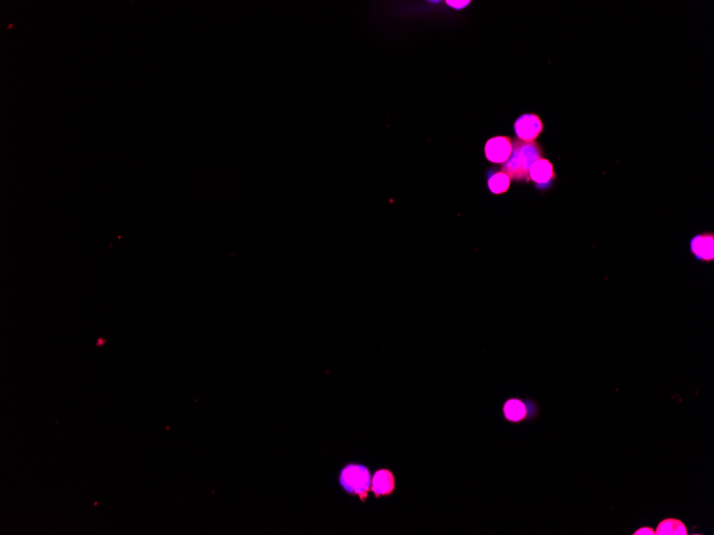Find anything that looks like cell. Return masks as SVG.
<instances>
[{
	"label": "cell",
	"instance_id": "obj_4",
	"mask_svg": "<svg viewBox=\"0 0 714 535\" xmlns=\"http://www.w3.org/2000/svg\"><path fill=\"white\" fill-rule=\"evenodd\" d=\"M397 489V478L391 469L379 468L372 473L370 492L375 499L391 497Z\"/></svg>",
	"mask_w": 714,
	"mask_h": 535
},
{
	"label": "cell",
	"instance_id": "obj_1",
	"mask_svg": "<svg viewBox=\"0 0 714 535\" xmlns=\"http://www.w3.org/2000/svg\"><path fill=\"white\" fill-rule=\"evenodd\" d=\"M544 151L538 142H522L520 139H512V153L501 171L509 177L511 181L528 180V170L534 161L542 158Z\"/></svg>",
	"mask_w": 714,
	"mask_h": 535
},
{
	"label": "cell",
	"instance_id": "obj_8",
	"mask_svg": "<svg viewBox=\"0 0 714 535\" xmlns=\"http://www.w3.org/2000/svg\"><path fill=\"white\" fill-rule=\"evenodd\" d=\"M554 165L548 159L542 158L534 161L528 170V180H532L537 185L546 186L555 180Z\"/></svg>",
	"mask_w": 714,
	"mask_h": 535
},
{
	"label": "cell",
	"instance_id": "obj_9",
	"mask_svg": "<svg viewBox=\"0 0 714 535\" xmlns=\"http://www.w3.org/2000/svg\"><path fill=\"white\" fill-rule=\"evenodd\" d=\"M656 535H687V529L685 522L677 518H666L659 524L654 531Z\"/></svg>",
	"mask_w": 714,
	"mask_h": 535
},
{
	"label": "cell",
	"instance_id": "obj_2",
	"mask_svg": "<svg viewBox=\"0 0 714 535\" xmlns=\"http://www.w3.org/2000/svg\"><path fill=\"white\" fill-rule=\"evenodd\" d=\"M372 473L368 466L357 461H349L338 473V484L346 495L356 497L362 503H366L371 493Z\"/></svg>",
	"mask_w": 714,
	"mask_h": 535
},
{
	"label": "cell",
	"instance_id": "obj_5",
	"mask_svg": "<svg viewBox=\"0 0 714 535\" xmlns=\"http://www.w3.org/2000/svg\"><path fill=\"white\" fill-rule=\"evenodd\" d=\"M544 130V123L536 114H524L516 121L515 132L522 142H534Z\"/></svg>",
	"mask_w": 714,
	"mask_h": 535
},
{
	"label": "cell",
	"instance_id": "obj_12",
	"mask_svg": "<svg viewBox=\"0 0 714 535\" xmlns=\"http://www.w3.org/2000/svg\"><path fill=\"white\" fill-rule=\"evenodd\" d=\"M633 534L634 535H654V534H656V533H654V529L650 528V527H642V528L638 529V531H635V532H634Z\"/></svg>",
	"mask_w": 714,
	"mask_h": 535
},
{
	"label": "cell",
	"instance_id": "obj_6",
	"mask_svg": "<svg viewBox=\"0 0 714 535\" xmlns=\"http://www.w3.org/2000/svg\"><path fill=\"white\" fill-rule=\"evenodd\" d=\"M512 139L507 136L490 138L485 144V155L493 164H505L511 156Z\"/></svg>",
	"mask_w": 714,
	"mask_h": 535
},
{
	"label": "cell",
	"instance_id": "obj_3",
	"mask_svg": "<svg viewBox=\"0 0 714 535\" xmlns=\"http://www.w3.org/2000/svg\"><path fill=\"white\" fill-rule=\"evenodd\" d=\"M504 419L512 424L530 421L538 416V406L527 400L510 398L501 406Z\"/></svg>",
	"mask_w": 714,
	"mask_h": 535
},
{
	"label": "cell",
	"instance_id": "obj_11",
	"mask_svg": "<svg viewBox=\"0 0 714 535\" xmlns=\"http://www.w3.org/2000/svg\"><path fill=\"white\" fill-rule=\"evenodd\" d=\"M448 6L454 8V9H463L466 6L470 5L471 1H446Z\"/></svg>",
	"mask_w": 714,
	"mask_h": 535
},
{
	"label": "cell",
	"instance_id": "obj_7",
	"mask_svg": "<svg viewBox=\"0 0 714 535\" xmlns=\"http://www.w3.org/2000/svg\"><path fill=\"white\" fill-rule=\"evenodd\" d=\"M691 251L699 260L712 262L714 260V236L701 233L692 238Z\"/></svg>",
	"mask_w": 714,
	"mask_h": 535
},
{
	"label": "cell",
	"instance_id": "obj_10",
	"mask_svg": "<svg viewBox=\"0 0 714 535\" xmlns=\"http://www.w3.org/2000/svg\"><path fill=\"white\" fill-rule=\"evenodd\" d=\"M510 184H511V180L503 171L494 173L487 180L490 191L494 195L505 194L509 189Z\"/></svg>",
	"mask_w": 714,
	"mask_h": 535
}]
</instances>
